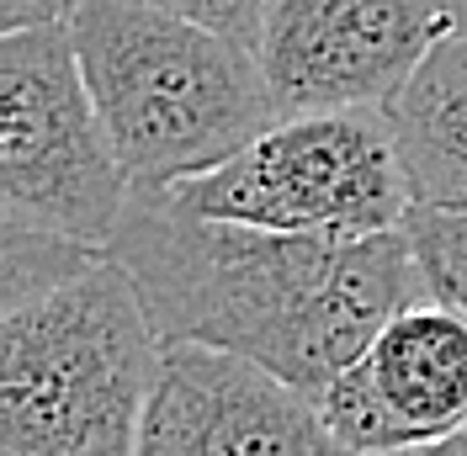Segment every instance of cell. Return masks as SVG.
Returning a JSON list of instances; mask_svg holds the SVG:
<instances>
[{"mask_svg":"<svg viewBox=\"0 0 467 456\" xmlns=\"http://www.w3.org/2000/svg\"><path fill=\"white\" fill-rule=\"evenodd\" d=\"M160 361L133 276L96 255L0 318V456H139Z\"/></svg>","mask_w":467,"mask_h":456,"instance_id":"obj_3","label":"cell"},{"mask_svg":"<svg viewBox=\"0 0 467 456\" xmlns=\"http://www.w3.org/2000/svg\"><path fill=\"white\" fill-rule=\"evenodd\" d=\"M329 430L356 456H399L467 425V314L414 297L319 393Z\"/></svg>","mask_w":467,"mask_h":456,"instance_id":"obj_8","label":"cell"},{"mask_svg":"<svg viewBox=\"0 0 467 456\" xmlns=\"http://www.w3.org/2000/svg\"><path fill=\"white\" fill-rule=\"evenodd\" d=\"M404 239L414 250L425 297L467 314V207H409Z\"/></svg>","mask_w":467,"mask_h":456,"instance_id":"obj_11","label":"cell"},{"mask_svg":"<svg viewBox=\"0 0 467 456\" xmlns=\"http://www.w3.org/2000/svg\"><path fill=\"white\" fill-rule=\"evenodd\" d=\"M128 5H149V11H171V16H186L197 27H213L255 48L261 37V16H265V0H128Z\"/></svg>","mask_w":467,"mask_h":456,"instance_id":"obj_12","label":"cell"},{"mask_svg":"<svg viewBox=\"0 0 467 456\" xmlns=\"http://www.w3.org/2000/svg\"><path fill=\"white\" fill-rule=\"evenodd\" d=\"M107 255L133 276L165 345L261 361L314 399L425 292L404 228L367 239L276 233L197 218L160 192L128 197Z\"/></svg>","mask_w":467,"mask_h":456,"instance_id":"obj_1","label":"cell"},{"mask_svg":"<svg viewBox=\"0 0 467 456\" xmlns=\"http://www.w3.org/2000/svg\"><path fill=\"white\" fill-rule=\"evenodd\" d=\"M441 5L451 11V22H457V27H467V0H441Z\"/></svg>","mask_w":467,"mask_h":456,"instance_id":"obj_15","label":"cell"},{"mask_svg":"<svg viewBox=\"0 0 467 456\" xmlns=\"http://www.w3.org/2000/svg\"><path fill=\"white\" fill-rule=\"evenodd\" d=\"M160 197L197 218L324 239L393 233L414 207L388 112L276 117L218 171L160 186Z\"/></svg>","mask_w":467,"mask_h":456,"instance_id":"obj_4","label":"cell"},{"mask_svg":"<svg viewBox=\"0 0 467 456\" xmlns=\"http://www.w3.org/2000/svg\"><path fill=\"white\" fill-rule=\"evenodd\" d=\"M80 0H0V32H27L48 22H69Z\"/></svg>","mask_w":467,"mask_h":456,"instance_id":"obj_13","label":"cell"},{"mask_svg":"<svg viewBox=\"0 0 467 456\" xmlns=\"http://www.w3.org/2000/svg\"><path fill=\"white\" fill-rule=\"evenodd\" d=\"M457 27L441 0H265L255 58L276 112H388Z\"/></svg>","mask_w":467,"mask_h":456,"instance_id":"obj_6","label":"cell"},{"mask_svg":"<svg viewBox=\"0 0 467 456\" xmlns=\"http://www.w3.org/2000/svg\"><path fill=\"white\" fill-rule=\"evenodd\" d=\"M139 456H356L319 399L213 345H165Z\"/></svg>","mask_w":467,"mask_h":456,"instance_id":"obj_7","label":"cell"},{"mask_svg":"<svg viewBox=\"0 0 467 456\" xmlns=\"http://www.w3.org/2000/svg\"><path fill=\"white\" fill-rule=\"evenodd\" d=\"M133 181L96 112L69 22L0 37V218L112 244Z\"/></svg>","mask_w":467,"mask_h":456,"instance_id":"obj_5","label":"cell"},{"mask_svg":"<svg viewBox=\"0 0 467 456\" xmlns=\"http://www.w3.org/2000/svg\"><path fill=\"white\" fill-rule=\"evenodd\" d=\"M96 255H107V250H90V244L0 218V303H5V314L43 297V292H54L58 282L80 276Z\"/></svg>","mask_w":467,"mask_h":456,"instance_id":"obj_10","label":"cell"},{"mask_svg":"<svg viewBox=\"0 0 467 456\" xmlns=\"http://www.w3.org/2000/svg\"><path fill=\"white\" fill-rule=\"evenodd\" d=\"M399 456H467V425L451 430L446 440H431V446H414V451H399Z\"/></svg>","mask_w":467,"mask_h":456,"instance_id":"obj_14","label":"cell"},{"mask_svg":"<svg viewBox=\"0 0 467 456\" xmlns=\"http://www.w3.org/2000/svg\"><path fill=\"white\" fill-rule=\"evenodd\" d=\"M414 207H467V27H451L388 107Z\"/></svg>","mask_w":467,"mask_h":456,"instance_id":"obj_9","label":"cell"},{"mask_svg":"<svg viewBox=\"0 0 467 456\" xmlns=\"http://www.w3.org/2000/svg\"><path fill=\"white\" fill-rule=\"evenodd\" d=\"M69 37L133 192L218 171L282 117L255 48L186 16L80 0Z\"/></svg>","mask_w":467,"mask_h":456,"instance_id":"obj_2","label":"cell"}]
</instances>
